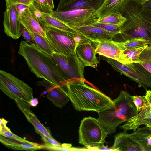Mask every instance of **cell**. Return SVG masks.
Returning <instances> with one entry per match:
<instances>
[{
  "instance_id": "cell-1",
  "label": "cell",
  "mask_w": 151,
  "mask_h": 151,
  "mask_svg": "<svg viewBox=\"0 0 151 151\" xmlns=\"http://www.w3.org/2000/svg\"><path fill=\"white\" fill-rule=\"evenodd\" d=\"M119 12L126 20L116 35V41L142 39L151 45V9L139 0H126Z\"/></svg>"
},
{
  "instance_id": "cell-2",
  "label": "cell",
  "mask_w": 151,
  "mask_h": 151,
  "mask_svg": "<svg viewBox=\"0 0 151 151\" xmlns=\"http://www.w3.org/2000/svg\"><path fill=\"white\" fill-rule=\"evenodd\" d=\"M18 53L24 58L31 71L37 77L48 81L55 87L67 83L52 56L36 46L22 41Z\"/></svg>"
},
{
  "instance_id": "cell-3",
  "label": "cell",
  "mask_w": 151,
  "mask_h": 151,
  "mask_svg": "<svg viewBox=\"0 0 151 151\" xmlns=\"http://www.w3.org/2000/svg\"><path fill=\"white\" fill-rule=\"evenodd\" d=\"M60 87L77 111L98 113L112 102V100L110 97L86 84L84 81H72Z\"/></svg>"
},
{
  "instance_id": "cell-4",
  "label": "cell",
  "mask_w": 151,
  "mask_h": 151,
  "mask_svg": "<svg viewBox=\"0 0 151 151\" xmlns=\"http://www.w3.org/2000/svg\"><path fill=\"white\" fill-rule=\"evenodd\" d=\"M98 113L97 119L109 134L116 132L119 125L138 114L132 96L123 90L108 106Z\"/></svg>"
},
{
  "instance_id": "cell-5",
  "label": "cell",
  "mask_w": 151,
  "mask_h": 151,
  "mask_svg": "<svg viewBox=\"0 0 151 151\" xmlns=\"http://www.w3.org/2000/svg\"><path fill=\"white\" fill-rule=\"evenodd\" d=\"M79 143L88 149L101 150L105 147L109 134L97 119L89 116L81 121L78 130Z\"/></svg>"
},
{
  "instance_id": "cell-6",
  "label": "cell",
  "mask_w": 151,
  "mask_h": 151,
  "mask_svg": "<svg viewBox=\"0 0 151 151\" xmlns=\"http://www.w3.org/2000/svg\"><path fill=\"white\" fill-rule=\"evenodd\" d=\"M46 38L55 53L63 55L76 53L77 45L83 36L47 26H41Z\"/></svg>"
},
{
  "instance_id": "cell-7",
  "label": "cell",
  "mask_w": 151,
  "mask_h": 151,
  "mask_svg": "<svg viewBox=\"0 0 151 151\" xmlns=\"http://www.w3.org/2000/svg\"><path fill=\"white\" fill-rule=\"evenodd\" d=\"M0 89L10 99L29 103L33 98V89L24 81L4 70H0Z\"/></svg>"
},
{
  "instance_id": "cell-8",
  "label": "cell",
  "mask_w": 151,
  "mask_h": 151,
  "mask_svg": "<svg viewBox=\"0 0 151 151\" xmlns=\"http://www.w3.org/2000/svg\"><path fill=\"white\" fill-rule=\"evenodd\" d=\"M105 60L115 70L136 82L140 87L151 88V73L139 63L124 64L117 60L106 57Z\"/></svg>"
},
{
  "instance_id": "cell-9",
  "label": "cell",
  "mask_w": 151,
  "mask_h": 151,
  "mask_svg": "<svg viewBox=\"0 0 151 151\" xmlns=\"http://www.w3.org/2000/svg\"><path fill=\"white\" fill-rule=\"evenodd\" d=\"M52 56L67 83L84 81L85 67L76 53L66 55L55 53Z\"/></svg>"
},
{
  "instance_id": "cell-10",
  "label": "cell",
  "mask_w": 151,
  "mask_h": 151,
  "mask_svg": "<svg viewBox=\"0 0 151 151\" xmlns=\"http://www.w3.org/2000/svg\"><path fill=\"white\" fill-rule=\"evenodd\" d=\"M96 10L76 9L65 12L53 11L49 13L52 17L71 27L91 25L97 21Z\"/></svg>"
},
{
  "instance_id": "cell-11",
  "label": "cell",
  "mask_w": 151,
  "mask_h": 151,
  "mask_svg": "<svg viewBox=\"0 0 151 151\" xmlns=\"http://www.w3.org/2000/svg\"><path fill=\"white\" fill-rule=\"evenodd\" d=\"M145 96L148 105L143 108L136 115L120 126V128L126 131L130 130L134 131L140 125H143L151 128V91L147 90Z\"/></svg>"
},
{
  "instance_id": "cell-12",
  "label": "cell",
  "mask_w": 151,
  "mask_h": 151,
  "mask_svg": "<svg viewBox=\"0 0 151 151\" xmlns=\"http://www.w3.org/2000/svg\"><path fill=\"white\" fill-rule=\"evenodd\" d=\"M3 14L4 32L13 39H18L22 35L21 24L18 20L19 14L15 6L11 5L6 6Z\"/></svg>"
},
{
  "instance_id": "cell-13",
  "label": "cell",
  "mask_w": 151,
  "mask_h": 151,
  "mask_svg": "<svg viewBox=\"0 0 151 151\" xmlns=\"http://www.w3.org/2000/svg\"><path fill=\"white\" fill-rule=\"evenodd\" d=\"M93 42L83 37L78 43L76 50V55L84 67L96 68L99 63Z\"/></svg>"
},
{
  "instance_id": "cell-14",
  "label": "cell",
  "mask_w": 151,
  "mask_h": 151,
  "mask_svg": "<svg viewBox=\"0 0 151 151\" xmlns=\"http://www.w3.org/2000/svg\"><path fill=\"white\" fill-rule=\"evenodd\" d=\"M73 28L85 38L93 42H99L113 40V37L118 33L109 32L101 28L90 25Z\"/></svg>"
},
{
  "instance_id": "cell-15",
  "label": "cell",
  "mask_w": 151,
  "mask_h": 151,
  "mask_svg": "<svg viewBox=\"0 0 151 151\" xmlns=\"http://www.w3.org/2000/svg\"><path fill=\"white\" fill-rule=\"evenodd\" d=\"M15 102L20 110L24 115L27 120L33 126L35 132L41 138L46 137L54 138L48 128H46L38 119L31 111L29 103L21 100H16Z\"/></svg>"
},
{
  "instance_id": "cell-16",
  "label": "cell",
  "mask_w": 151,
  "mask_h": 151,
  "mask_svg": "<svg viewBox=\"0 0 151 151\" xmlns=\"http://www.w3.org/2000/svg\"><path fill=\"white\" fill-rule=\"evenodd\" d=\"M104 0H60L56 10L59 12L76 9L96 10L102 6Z\"/></svg>"
},
{
  "instance_id": "cell-17",
  "label": "cell",
  "mask_w": 151,
  "mask_h": 151,
  "mask_svg": "<svg viewBox=\"0 0 151 151\" xmlns=\"http://www.w3.org/2000/svg\"><path fill=\"white\" fill-rule=\"evenodd\" d=\"M94 42L96 44L95 48L96 53L117 61L121 58L124 50L119 41L112 40Z\"/></svg>"
},
{
  "instance_id": "cell-18",
  "label": "cell",
  "mask_w": 151,
  "mask_h": 151,
  "mask_svg": "<svg viewBox=\"0 0 151 151\" xmlns=\"http://www.w3.org/2000/svg\"><path fill=\"white\" fill-rule=\"evenodd\" d=\"M114 137V143L111 147L113 150L143 151L141 146L126 131L124 130L117 133Z\"/></svg>"
},
{
  "instance_id": "cell-19",
  "label": "cell",
  "mask_w": 151,
  "mask_h": 151,
  "mask_svg": "<svg viewBox=\"0 0 151 151\" xmlns=\"http://www.w3.org/2000/svg\"><path fill=\"white\" fill-rule=\"evenodd\" d=\"M18 20L30 32H35L45 37L44 31L31 12L29 7L26 8L22 13L19 16Z\"/></svg>"
},
{
  "instance_id": "cell-20",
  "label": "cell",
  "mask_w": 151,
  "mask_h": 151,
  "mask_svg": "<svg viewBox=\"0 0 151 151\" xmlns=\"http://www.w3.org/2000/svg\"><path fill=\"white\" fill-rule=\"evenodd\" d=\"M0 142L5 146L15 150L35 151L45 149L44 145L29 141L21 142L0 135Z\"/></svg>"
},
{
  "instance_id": "cell-21",
  "label": "cell",
  "mask_w": 151,
  "mask_h": 151,
  "mask_svg": "<svg viewBox=\"0 0 151 151\" xmlns=\"http://www.w3.org/2000/svg\"><path fill=\"white\" fill-rule=\"evenodd\" d=\"M130 135L143 151H151V128L146 126L139 127Z\"/></svg>"
},
{
  "instance_id": "cell-22",
  "label": "cell",
  "mask_w": 151,
  "mask_h": 151,
  "mask_svg": "<svg viewBox=\"0 0 151 151\" xmlns=\"http://www.w3.org/2000/svg\"><path fill=\"white\" fill-rule=\"evenodd\" d=\"M39 23L41 26L50 27L72 34L81 35L74 28L52 17L49 13L42 12V19Z\"/></svg>"
},
{
  "instance_id": "cell-23",
  "label": "cell",
  "mask_w": 151,
  "mask_h": 151,
  "mask_svg": "<svg viewBox=\"0 0 151 151\" xmlns=\"http://www.w3.org/2000/svg\"><path fill=\"white\" fill-rule=\"evenodd\" d=\"M126 0H104L101 7L96 11L97 17H103L118 12Z\"/></svg>"
},
{
  "instance_id": "cell-24",
  "label": "cell",
  "mask_w": 151,
  "mask_h": 151,
  "mask_svg": "<svg viewBox=\"0 0 151 151\" xmlns=\"http://www.w3.org/2000/svg\"><path fill=\"white\" fill-rule=\"evenodd\" d=\"M47 97L56 107L62 108L69 100V99L60 86L53 87L47 91Z\"/></svg>"
},
{
  "instance_id": "cell-25",
  "label": "cell",
  "mask_w": 151,
  "mask_h": 151,
  "mask_svg": "<svg viewBox=\"0 0 151 151\" xmlns=\"http://www.w3.org/2000/svg\"><path fill=\"white\" fill-rule=\"evenodd\" d=\"M148 45L136 49L123 50L121 57L118 61L124 64L133 63H140V55Z\"/></svg>"
},
{
  "instance_id": "cell-26",
  "label": "cell",
  "mask_w": 151,
  "mask_h": 151,
  "mask_svg": "<svg viewBox=\"0 0 151 151\" xmlns=\"http://www.w3.org/2000/svg\"><path fill=\"white\" fill-rule=\"evenodd\" d=\"M126 20V18L118 12L99 18L97 21L95 23L120 25L122 24Z\"/></svg>"
},
{
  "instance_id": "cell-27",
  "label": "cell",
  "mask_w": 151,
  "mask_h": 151,
  "mask_svg": "<svg viewBox=\"0 0 151 151\" xmlns=\"http://www.w3.org/2000/svg\"><path fill=\"white\" fill-rule=\"evenodd\" d=\"M29 33L36 42L37 46L41 50L52 56L55 53L52 49L46 37H44L35 32Z\"/></svg>"
},
{
  "instance_id": "cell-28",
  "label": "cell",
  "mask_w": 151,
  "mask_h": 151,
  "mask_svg": "<svg viewBox=\"0 0 151 151\" xmlns=\"http://www.w3.org/2000/svg\"><path fill=\"white\" fill-rule=\"evenodd\" d=\"M119 42L124 50L136 49L150 45L147 41L142 39H132Z\"/></svg>"
},
{
  "instance_id": "cell-29",
  "label": "cell",
  "mask_w": 151,
  "mask_h": 151,
  "mask_svg": "<svg viewBox=\"0 0 151 151\" xmlns=\"http://www.w3.org/2000/svg\"><path fill=\"white\" fill-rule=\"evenodd\" d=\"M7 122L8 121L4 118H0V135L21 142H28L29 141L13 133L6 125Z\"/></svg>"
},
{
  "instance_id": "cell-30",
  "label": "cell",
  "mask_w": 151,
  "mask_h": 151,
  "mask_svg": "<svg viewBox=\"0 0 151 151\" xmlns=\"http://www.w3.org/2000/svg\"><path fill=\"white\" fill-rule=\"evenodd\" d=\"M139 58L140 63L151 73V45H149L143 50Z\"/></svg>"
},
{
  "instance_id": "cell-31",
  "label": "cell",
  "mask_w": 151,
  "mask_h": 151,
  "mask_svg": "<svg viewBox=\"0 0 151 151\" xmlns=\"http://www.w3.org/2000/svg\"><path fill=\"white\" fill-rule=\"evenodd\" d=\"M32 4L37 9L44 13H50L54 11L46 0H32Z\"/></svg>"
},
{
  "instance_id": "cell-32",
  "label": "cell",
  "mask_w": 151,
  "mask_h": 151,
  "mask_svg": "<svg viewBox=\"0 0 151 151\" xmlns=\"http://www.w3.org/2000/svg\"><path fill=\"white\" fill-rule=\"evenodd\" d=\"M133 101L136 106L138 113L145 107L148 105V103L145 96H132Z\"/></svg>"
},
{
  "instance_id": "cell-33",
  "label": "cell",
  "mask_w": 151,
  "mask_h": 151,
  "mask_svg": "<svg viewBox=\"0 0 151 151\" xmlns=\"http://www.w3.org/2000/svg\"><path fill=\"white\" fill-rule=\"evenodd\" d=\"M91 25L101 28L106 31L117 33L120 32V28L122 24L114 25L94 23Z\"/></svg>"
},
{
  "instance_id": "cell-34",
  "label": "cell",
  "mask_w": 151,
  "mask_h": 151,
  "mask_svg": "<svg viewBox=\"0 0 151 151\" xmlns=\"http://www.w3.org/2000/svg\"><path fill=\"white\" fill-rule=\"evenodd\" d=\"M21 30L22 35L26 41L32 45L37 46V44L27 29L22 24H21Z\"/></svg>"
},
{
  "instance_id": "cell-35",
  "label": "cell",
  "mask_w": 151,
  "mask_h": 151,
  "mask_svg": "<svg viewBox=\"0 0 151 151\" xmlns=\"http://www.w3.org/2000/svg\"><path fill=\"white\" fill-rule=\"evenodd\" d=\"M6 6L11 5L22 4L29 7L32 4V0H5Z\"/></svg>"
},
{
  "instance_id": "cell-36",
  "label": "cell",
  "mask_w": 151,
  "mask_h": 151,
  "mask_svg": "<svg viewBox=\"0 0 151 151\" xmlns=\"http://www.w3.org/2000/svg\"><path fill=\"white\" fill-rule=\"evenodd\" d=\"M14 5L18 14L19 16L22 13L26 8L28 7L26 5L22 4H17Z\"/></svg>"
},
{
  "instance_id": "cell-37",
  "label": "cell",
  "mask_w": 151,
  "mask_h": 151,
  "mask_svg": "<svg viewBox=\"0 0 151 151\" xmlns=\"http://www.w3.org/2000/svg\"><path fill=\"white\" fill-rule=\"evenodd\" d=\"M31 106L36 107L38 104V99L37 98H33L29 102Z\"/></svg>"
},
{
  "instance_id": "cell-38",
  "label": "cell",
  "mask_w": 151,
  "mask_h": 151,
  "mask_svg": "<svg viewBox=\"0 0 151 151\" xmlns=\"http://www.w3.org/2000/svg\"><path fill=\"white\" fill-rule=\"evenodd\" d=\"M143 4L146 7L151 9V0L146 1Z\"/></svg>"
},
{
  "instance_id": "cell-39",
  "label": "cell",
  "mask_w": 151,
  "mask_h": 151,
  "mask_svg": "<svg viewBox=\"0 0 151 151\" xmlns=\"http://www.w3.org/2000/svg\"><path fill=\"white\" fill-rule=\"evenodd\" d=\"M50 6L53 9L54 8L53 0H46Z\"/></svg>"
},
{
  "instance_id": "cell-40",
  "label": "cell",
  "mask_w": 151,
  "mask_h": 151,
  "mask_svg": "<svg viewBox=\"0 0 151 151\" xmlns=\"http://www.w3.org/2000/svg\"><path fill=\"white\" fill-rule=\"evenodd\" d=\"M141 1L142 3H144V2H145L146 1L150 0H139Z\"/></svg>"
}]
</instances>
